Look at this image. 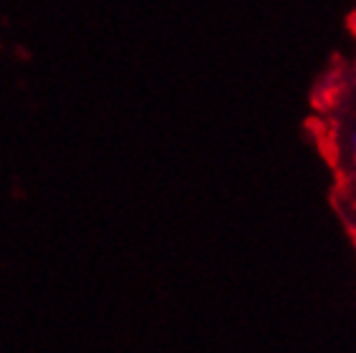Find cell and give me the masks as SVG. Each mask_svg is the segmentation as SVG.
Returning <instances> with one entry per match:
<instances>
[{
  "instance_id": "cell-1",
  "label": "cell",
  "mask_w": 356,
  "mask_h": 353,
  "mask_svg": "<svg viewBox=\"0 0 356 353\" xmlns=\"http://www.w3.org/2000/svg\"><path fill=\"white\" fill-rule=\"evenodd\" d=\"M351 149H354V156H356V134L351 136Z\"/></svg>"
}]
</instances>
